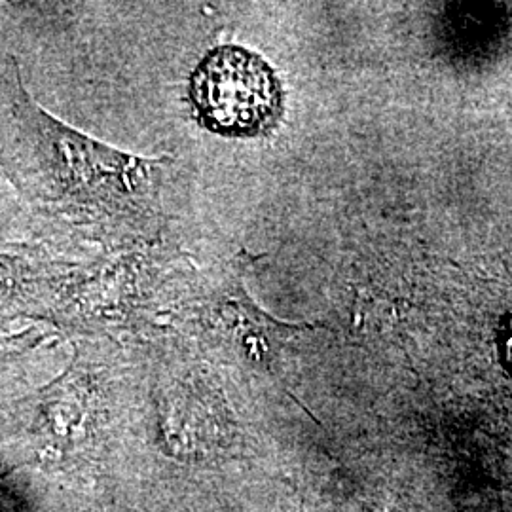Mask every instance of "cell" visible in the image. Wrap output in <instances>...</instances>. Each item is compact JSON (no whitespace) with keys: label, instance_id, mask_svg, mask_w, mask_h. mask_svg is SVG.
<instances>
[{"label":"cell","instance_id":"obj_3","mask_svg":"<svg viewBox=\"0 0 512 512\" xmlns=\"http://www.w3.org/2000/svg\"><path fill=\"white\" fill-rule=\"evenodd\" d=\"M190 95L203 126L232 137L262 133L281 112L272 69L236 46H222L203 59L192 76Z\"/></svg>","mask_w":512,"mask_h":512},{"label":"cell","instance_id":"obj_1","mask_svg":"<svg viewBox=\"0 0 512 512\" xmlns=\"http://www.w3.org/2000/svg\"><path fill=\"white\" fill-rule=\"evenodd\" d=\"M2 124L0 169L46 232L99 249L167 236L171 158L129 154L57 120L27 92L16 59Z\"/></svg>","mask_w":512,"mask_h":512},{"label":"cell","instance_id":"obj_2","mask_svg":"<svg viewBox=\"0 0 512 512\" xmlns=\"http://www.w3.org/2000/svg\"><path fill=\"white\" fill-rule=\"evenodd\" d=\"M194 258L171 236L97 249L57 298L48 321L78 330L133 329L165 315Z\"/></svg>","mask_w":512,"mask_h":512},{"label":"cell","instance_id":"obj_5","mask_svg":"<svg viewBox=\"0 0 512 512\" xmlns=\"http://www.w3.org/2000/svg\"><path fill=\"white\" fill-rule=\"evenodd\" d=\"M6 88H8V84H6ZM6 88H4V90H2V92H0V93L6 92Z\"/></svg>","mask_w":512,"mask_h":512},{"label":"cell","instance_id":"obj_4","mask_svg":"<svg viewBox=\"0 0 512 512\" xmlns=\"http://www.w3.org/2000/svg\"><path fill=\"white\" fill-rule=\"evenodd\" d=\"M97 249L54 234L0 241V317L48 319L57 298Z\"/></svg>","mask_w":512,"mask_h":512}]
</instances>
